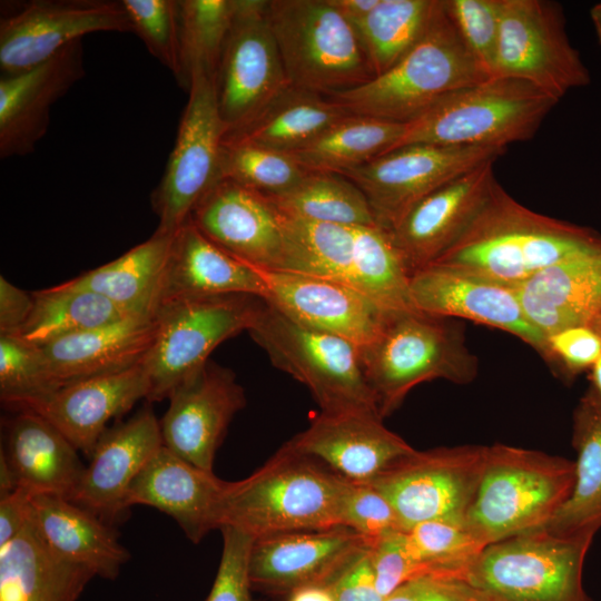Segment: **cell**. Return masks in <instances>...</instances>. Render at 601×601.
Listing matches in <instances>:
<instances>
[{
  "instance_id": "obj_1",
  "label": "cell",
  "mask_w": 601,
  "mask_h": 601,
  "mask_svg": "<svg viewBox=\"0 0 601 601\" xmlns=\"http://www.w3.org/2000/svg\"><path fill=\"white\" fill-rule=\"evenodd\" d=\"M601 248L595 230L535 213L496 180L460 238L433 264L519 285L569 257Z\"/></svg>"
},
{
  "instance_id": "obj_2",
  "label": "cell",
  "mask_w": 601,
  "mask_h": 601,
  "mask_svg": "<svg viewBox=\"0 0 601 601\" xmlns=\"http://www.w3.org/2000/svg\"><path fill=\"white\" fill-rule=\"evenodd\" d=\"M348 480L285 443L244 480L230 482L219 515L254 540L341 525Z\"/></svg>"
},
{
  "instance_id": "obj_3",
  "label": "cell",
  "mask_w": 601,
  "mask_h": 601,
  "mask_svg": "<svg viewBox=\"0 0 601 601\" xmlns=\"http://www.w3.org/2000/svg\"><path fill=\"white\" fill-rule=\"evenodd\" d=\"M487 78L445 0H435L423 36L402 59L366 83L327 98L351 115L407 124L443 97Z\"/></svg>"
},
{
  "instance_id": "obj_4",
  "label": "cell",
  "mask_w": 601,
  "mask_h": 601,
  "mask_svg": "<svg viewBox=\"0 0 601 601\" xmlns=\"http://www.w3.org/2000/svg\"><path fill=\"white\" fill-rule=\"evenodd\" d=\"M283 226L284 252L277 269L347 285L386 311L415 309L408 292L411 272L387 230L284 214Z\"/></svg>"
},
{
  "instance_id": "obj_5",
  "label": "cell",
  "mask_w": 601,
  "mask_h": 601,
  "mask_svg": "<svg viewBox=\"0 0 601 601\" xmlns=\"http://www.w3.org/2000/svg\"><path fill=\"white\" fill-rule=\"evenodd\" d=\"M573 461L505 444L487 446L464 522L486 546L544 525L570 496Z\"/></svg>"
},
{
  "instance_id": "obj_6",
  "label": "cell",
  "mask_w": 601,
  "mask_h": 601,
  "mask_svg": "<svg viewBox=\"0 0 601 601\" xmlns=\"http://www.w3.org/2000/svg\"><path fill=\"white\" fill-rule=\"evenodd\" d=\"M558 102L526 81L491 77L443 97L405 124L388 151L413 144L508 148L533 138Z\"/></svg>"
},
{
  "instance_id": "obj_7",
  "label": "cell",
  "mask_w": 601,
  "mask_h": 601,
  "mask_svg": "<svg viewBox=\"0 0 601 601\" xmlns=\"http://www.w3.org/2000/svg\"><path fill=\"white\" fill-rule=\"evenodd\" d=\"M362 361L382 418L423 382L465 384L477 374L461 325L416 309L392 311L377 337L362 347Z\"/></svg>"
},
{
  "instance_id": "obj_8",
  "label": "cell",
  "mask_w": 601,
  "mask_h": 601,
  "mask_svg": "<svg viewBox=\"0 0 601 601\" xmlns=\"http://www.w3.org/2000/svg\"><path fill=\"white\" fill-rule=\"evenodd\" d=\"M265 12L292 87L327 98L374 78L355 26L331 0H267Z\"/></svg>"
},
{
  "instance_id": "obj_9",
  "label": "cell",
  "mask_w": 601,
  "mask_h": 601,
  "mask_svg": "<svg viewBox=\"0 0 601 601\" xmlns=\"http://www.w3.org/2000/svg\"><path fill=\"white\" fill-rule=\"evenodd\" d=\"M599 529L569 535L536 529L489 544L463 580L480 601H592L582 571Z\"/></svg>"
},
{
  "instance_id": "obj_10",
  "label": "cell",
  "mask_w": 601,
  "mask_h": 601,
  "mask_svg": "<svg viewBox=\"0 0 601 601\" xmlns=\"http://www.w3.org/2000/svg\"><path fill=\"white\" fill-rule=\"evenodd\" d=\"M248 333L274 366L311 391L321 412L378 413L358 345L298 324L265 300Z\"/></svg>"
},
{
  "instance_id": "obj_11",
  "label": "cell",
  "mask_w": 601,
  "mask_h": 601,
  "mask_svg": "<svg viewBox=\"0 0 601 601\" xmlns=\"http://www.w3.org/2000/svg\"><path fill=\"white\" fill-rule=\"evenodd\" d=\"M263 300L229 294L161 303L155 313L154 344L142 362L149 382L147 401L168 398L180 382L209 361L218 345L248 332Z\"/></svg>"
},
{
  "instance_id": "obj_12",
  "label": "cell",
  "mask_w": 601,
  "mask_h": 601,
  "mask_svg": "<svg viewBox=\"0 0 601 601\" xmlns=\"http://www.w3.org/2000/svg\"><path fill=\"white\" fill-rule=\"evenodd\" d=\"M493 77L526 81L558 101L591 81L565 31L562 7L548 0H501Z\"/></svg>"
},
{
  "instance_id": "obj_13",
  "label": "cell",
  "mask_w": 601,
  "mask_h": 601,
  "mask_svg": "<svg viewBox=\"0 0 601 601\" xmlns=\"http://www.w3.org/2000/svg\"><path fill=\"white\" fill-rule=\"evenodd\" d=\"M487 446L460 445L401 456L366 482L393 506L403 531L434 520H464Z\"/></svg>"
},
{
  "instance_id": "obj_14",
  "label": "cell",
  "mask_w": 601,
  "mask_h": 601,
  "mask_svg": "<svg viewBox=\"0 0 601 601\" xmlns=\"http://www.w3.org/2000/svg\"><path fill=\"white\" fill-rule=\"evenodd\" d=\"M224 137L215 76L194 73L174 148L151 194L152 209L159 219L157 231L175 234L220 179Z\"/></svg>"
},
{
  "instance_id": "obj_15",
  "label": "cell",
  "mask_w": 601,
  "mask_h": 601,
  "mask_svg": "<svg viewBox=\"0 0 601 601\" xmlns=\"http://www.w3.org/2000/svg\"><path fill=\"white\" fill-rule=\"evenodd\" d=\"M266 4L267 0H236L215 76L225 137L252 124L290 87L266 18Z\"/></svg>"
},
{
  "instance_id": "obj_16",
  "label": "cell",
  "mask_w": 601,
  "mask_h": 601,
  "mask_svg": "<svg viewBox=\"0 0 601 601\" xmlns=\"http://www.w3.org/2000/svg\"><path fill=\"white\" fill-rule=\"evenodd\" d=\"M506 149L413 144L341 175L363 191L377 225L391 231L421 199Z\"/></svg>"
},
{
  "instance_id": "obj_17",
  "label": "cell",
  "mask_w": 601,
  "mask_h": 601,
  "mask_svg": "<svg viewBox=\"0 0 601 601\" xmlns=\"http://www.w3.org/2000/svg\"><path fill=\"white\" fill-rule=\"evenodd\" d=\"M93 32H132L121 1L31 0L2 13L0 69L13 75Z\"/></svg>"
},
{
  "instance_id": "obj_18",
  "label": "cell",
  "mask_w": 601,
  "mask_h": 601,
  "mask_svg": "<svg viewBox=\"0 0 601 601\" xmlns=\"http://www.w3.org/2000/svg\"><path fill=\"white\" fill-rule=\"evenodd\" d=\"M413 307L437 317H460L519 337L549 358L546 336L526 317L516 285L465 269L431 264L411 273Z\"/></svg>"
},
{
  "instance_id": "obj_19",
  "label": "cell",
  "mask_w": 601,
  "mask_h": 601,
  "mask_svg": "<svg viewBox=\"0 0 601 601\" xmlns=\"http://www.w3.org/2000/svg\"><path fill=\"white\" fill-rule=\"evenodd\" d=\"M371 546L365 536L346 526L254 540L248 561L252 589L289 595L304 587H329Z\"/></svg>"
},
{
  "instance_id": "obj_20",
  "label": "cell",
  "mask_w": 601,
  "mask_h": 601,
  "mask_svg": "<svg viewBox=\"0 0 601 601\" xmlns=\"http://www.w3.org/2000/svg\"><path fill=\"white\" fill-rule=\"evenodd\" d=\"M160 420L162 444L183 460L213 472L217 450L237 412L246 405L245 391L229 368L208 361L170 393Z\"/></svg>"
},
{
  "instance_id": "obj_21",
  "label": "cell",
  "mask_w": 601,
  "mask_h": 601,
  "mask_svg": "<svg viewBox=\"0 0 601 601\" xmlns=\"http://www.w3.org/2000/svg\"><path fill=\"white\" fill-rule=\"evenodd\" d=\"M263 278L264 299L292 321L353 342L371 344L388 314L358 290L338 282L279 269L254 267Z\"/></svg>"
},
{
  "instance_id": "obj_22",
  "label": "cell",
  "mask_w": 601,
  "mask_h": 601,
  "mask_svg": "<svg viewBox=\"0 0 601 601\" xmlns=\"http://www.w3.org/2000/svg\"><path fill=\"white\" fill-rule=\"evenodd\" d=\"M189 220L213 243L245 264L277 269L284 252L283 214L268 196L220 178Z\"/></svg>"
},
{
  "instance_id": "obj_23",
  "label": "cell",
  "mask_w": 601,
  "mask_h": 601,
  "mask_svg": "<svg viewBox=\"0 0 601 601\" xmlns=\"http://www.w3.org/2000/svg\"><path fill=\"white\" fill-rule=\"evenodd\" d=\"M162 445L160 421L150 407L107 428L69 501L115 528L129 514L132 481Z\"/></svg>"
},
{
  "instance_id": "obj_24",
  "label": "cell",
  "mask_w": 601,
  "mask_h": 601,
  "mask_svg": "<svg viewBox=\"0 0 601 601\" xmlns=\"http://www.w3.org/2000/svg\"><path fill=\"white\" fill-rule=\"evenodd\" d=\"M494 162L485 161L434 190L388 231L411 273L433 264L469 227L496 181Z\"/></svg>"
},
{
  "instance_id": "obj_25",
  "label": "cell",
  "mask_w": 601,
  "mask_h": 601,
  "mask_svg": "<svg viewBox=\"0 0 601 601\" xmlns=\"http://www.w3.org/2000/svg\"><path fill=\"white\" fill-rule=\"evenodd\" d=\"M83 76L81 40L30 69L1 75L0 157L31 154L48 130L52 106Z\"/></svg>"
},
{
  "instance_id": "obj_26",
  "label": "cell",
  "mask_w": 601,
  "mask_h": 601,
  "mask_svg": "<svg viewBox=\"0 0 601 601\" xmlns=\"http://www.w3.org/2000/svg\"><path fill=\"white\" fill-rule=\"evenodd\" d=\"M287 444L355 482L371 481L414 451L373 411L319 412Z\"/></svg>"
},
{
  "instance_id": "obj_27",
  "label": "cell",
  "mask_w": 601,
  "mask_h": 601,
  "mask_svg": "<svg viewBox=\"0 0 601 601\" xmlns=\"http://www.w3.org/2000/svg\"><path fill=\"white\" fill-rule=\"evenodd\" d=\"M229 483L162 445L132 481L127 505H147L166 513L193 543H199L218 529Z\"/></svg>"
},
{
  "instance_id": "obj_28",
  "label": "cell",
  "mask_w": 601,
  "mask_h": 601,
  "mask_svg": "<svg viewBox=\"0 0 601 601\" xmlns=\"http://www.w3.org/2000/svg\"><path fill=\"white\" fill-rule=\"evenodd\" d=\"M149 393L142 364L62 385L32 411L45 417L88 459L107 423Z\"/></svg>"
},
{
  "instance_id": "obj_29",
  "label": "cell",
  "mask_w": 601,
  "mask_h": 601,
  "mask_svg": "<svg viewBox=\"0 0 601 601\" xmlns=\"http://www.w3.org/2000/svg\"><path fill=\"white\" fill-rule=\"evenodd\" d=\"M516 290L526 317L545 336L590 327L601 315V248L558 262Z\"/></svg>"
},
{
  "instance_id": "obj_30",
  "label": "cell",
  "mask_w": 601,
  "mask_h": 601,
  "mask_svg": "<svg viewBox=\"0 0 601 601\" xmlns=\"http://www.w3.org/2000/svg\"><path fill=\"white\" fill-rule=\"evenodd\" d=\"M156 331L155 315H131L38 347L62 386L142 364Z\"/></svg>"
},
{
  "instance_id": "obj_31",
  "label": "cell",
  "mask_w": 601,
  "mask_h": 601,
  "mask_svg": "<svg viewBox=\"0 0 601 601\" xmlns=\"http://www.w3.org/2000/svg\"><path fill=\"white\" fill-rule=\"evenodd\" d=\"M229 294L265 299L267 288L254 267L229 255L188 220L175 233L158 306L177 298Z\"/></svg>"
},
{
  "instance_id": "obj_32",
  "label": "cell",
  "mask_w": 601,
  "mask_h": 601,
  "mask_svg": "<svg viewBox=\"0 0 601 601\" xmlns=\"http://www.w3.org/2000/svg\"><path fill=\"white\" fill-rule=\"evenodd\" d=\"M30 520L57 555L95 575L116 579L130 559L114 526L66 497L32 494Z\"/></svg>"
},
{
  "instance_id": "obj_33",
  "label": "cell",
  "mask_w": 601,
  "mask_h": 601,
  "mask_svg": "<svg viewBox=\"0 0 601 601\" xmlns=\"http://www.w3.org/2000/svg\"><path fill=\"white\" fill-rule=\"evenodd\" d=\"M78 452L45 417L24 411L7 423L0 453L13 470L19 487L69 500L86 467Z\"/></svg>"
},
{
  "instance_id": "obj_34",
  "label": "cell",
  "mask_w": 601,
  "mask_h": 601,
  "mask_svg": "<svg viewBox=\"0 0 601 601\" xmlns=\"http://www.w3.org/2000/svg\"><path fill=\"white\" fill-rule=\"evenodd\" d=\"M93 577L89 569L57 555L31 520L0 548V601H77Z\"/></svg>"
},
{
  "instance_id": "obj_35",
  "label": "cell",
  "mask_w": 601,
  "mask_h": 601,
  "mask_svg": "<svg viewBox=\"0 0 601 601\" xmlns=\"http://www.w3.org/2000/svg\"><path fill=\"white\" fill-rule=\"evenodd\" d=\"M175 234L155 231L118 258L63 282L102 295L137 315H155Z\"/></svg>"
},
{
  "instance_id": "obj_36",
  "label": "cell",
  "mask_w": 601,
  "mask_h": 601,
  "mask_svg": "<svg viewBox=\"0 0 601 601\" xmlns=\"http://www.w3.org/2000/svg\"><path fill=\"white\" fill-rule=\"evenodd\" d=\"M573 446L577 461L572 492L555 514L538 528L556 535L601 528V400L593 387L575 408Z\"/></svg>"
},
{
  "instance_id": "obj_37",
  "label": "cell",
  "mask_w": 601,
  "mask_h": 601,
  "mask_svg": "<svg viewBox=\"0 0 601 601\" xmlns=\"http://www.w3.org/2000/svg\"><path fill=\"white\" fill-rule=\"evenodd\" d=\"M348 115L351 114L331 99L290 86L252 124L226 136L224 141L249 144L292 154Z\"/></svg>"
},
{
  "instance_id": "obj_38",
  "label": "cell",
  "mask_w": 601,
  "mask_h": 601,
  "mask_svg": "<svg viewBox=\"0 0 601 601\" xmlns=\"http://www.w3.org/2000/svg\"><path fill=\"white\" fill-rule=\"evenodd\" d=\"M32 295L31 315L13 336L36 346L137 315L102 295L65 283Z\"/></svg>"
},
{
  "instance_id": "obj_39",
  "label": "cell",
  "mask_w": 601,
  "mask_h": 601,
  "mask_svg": "<svg viewBox=\"0 0 601 601\" xmlns=\"http://www.w3.org/2000/svg\"><path fill=\"white\" fill-rule=\"evenodd\" d=\"M404 127L405 124L348 115L288 155L306 170L341 174L387 152Z\"/></svg>"
},
{
  "instance_id": "obj_40",
  "label": "cell",
  "mask_w": 601,
  "mask_h": 601,
  "mask_svg": "<svg viewBox=\"0 0 601 601\" xmlns=\"http://www.w3.org/2000/svg\"><path fill=\"white\" fill-rule=\"evenodd\" d=\"M268 198L284 215L300 220L378 226L363 191L341 174L308 171L293 188Z\"/></svg>"
},
{
  "instance_id": "obj_41",
  "label": "cell",
  "mask_w": 601,
  "mask_h": 601,
  "mask_svg": "<svg viewBox=\"0 0 601 601\" xmlns=\"http://www.w3.org/2000/svg\"><path fill=\"white\" fill-rule=\"evenodd\" d=\"M434 6L435 0H380L364 19L353 23L374 77L393 67L415 46Z\"/></svg>"
},
{
  "instance_id": "obj_42",
  "label": "cell",
  "mask_w": 601,
  "mask_h": 601,
  "mask_svg": "<svg viewBox=\"0 0 601 601\" xmlns=\"http://www.w3.org/2000/svg\"><path fill=\"white\" fill-rule=\"evenodd\" d=\"M235 10L236 0H179L177 82L187 91L194 73L216 76Z\"/></svg>"
},
{
  "instance_id": "obj_43",
  "label": "cell",
  "mask_w": 601,
  "mask_h": 601,
  "mask_svg": "<svg viewBox=\"0 0 601 601\" xmlns=\"http://www.w3.org/2000/svg\"><path fill=\"white\" fill-rule=\"evenodd\" d=\"M411 555L425 574L463 579L470 564L483 546L464 520H434L406 531Z\"/></svg>"
},
{
  "instance_id": "obj_44",
  "label": "cell",
  "mask_w": 601,
  "mask_h": 601,
  "mask_svg": "<svg viewBox=\"0 0 601 601\" xmlns=\"http://www.w3.org/2000/svg\"><path fill=\"white\" fill-rule=\"evenodd\" d=\"M60 387L38 346L0 335V400L6 407L30 412Z\"/></svg>"
},
{
  "instance_id": "obj_45",
  "label": "cell",
  "mask_w": 601,
  "mask_h": 601,
  "mask_svg": "<svg viewBox=\"0 0 601 601\" xmlns=\"http://www.w3.org/2000/svg\"><path fill=\"white\" fill-rule=\"evenodd\" d=\"M308 171L288 154L223 140L220 178H229L264 195L274 196L293 188Z\"/></svg>"
},
{
  "instance_id": "obj_46",
  "label": "cell",
  "mask_w": 601,
  "mask_h": 601,
  "mask_svg": "<svg viewBox=\"0 0 601 601\" xmlns=\"http://www.w3.org/2000/svg\"><path fill=\"white\" fill-rule=\"evenodd\" d=\"M132 26L147 50L174 77L180 71L179 0H121Z\"/></svg>"
},
{
  "instance_id": "obj_47",
  "label": "cell",
  "mask_w": 601,
  "mask_h": 601,
  "mask_svg": "<svg viewBox=\"0 0 601 601\" xmlns=\"http://www.w3.org/2000/svg\"><path fill=\"white\" fill-rule=\"evenodd\" d=\"M447 11L481 68L493 77L501 0H445Z\"/></svg>"
},
{
  "instance_id": "obj_48",
  "label": "cell",
  "mask_w": 601,
  "mask_h": 601,
  "mask_svg": "<svg viewBox=\"0 0 601 601\" xmlns=\"http://www.w3.org/2000/svg\"><path fill=\"white\" fill-rule=\"evenodd\" d=\"M341 525L365 536L372 545L383 536L403 531L388 500L366 482L349 481L341 510Z\"/></svg>"
},
{
  "instance_id": "obj_49",
  "label": "cell",
  "mask_w": 601,
  "mask_h": 601,
  "mask_svg": "<svg viewBox=\"0 0 601 601\" xmlns=\"http://www.w3.org/2000/svg\"><path fill=\"white\" fill-rule=\"evenodd\" d=\"M223 551L211 590L205 601H258L252 595L248 561L254 539L224 526Z\"/></svg>"
},
{
  "instance_id": "obj_50",
  "label": "cell",
  "mask_w": 601,
  "mask_h": 601,
  "mask_svg": "<svg viewBox=\"0 0 601 601\" xmlns=\"http://www.w3.org/2000/svg\"><path fill=\"white\" fill-rule=\"evenodd\" d=\"M370 553L376 585L384 599L401 584L418 577V568L410 553L405 531H396L377 540Z\"/></svg>"
},
{
  "instance_id": "obj_51",
  "label": "cell",
  "mask_w": 601,
  "mask_h": 601,
  "mask_svg": "<svg viewBox=\"0 0 601 601\" xmlns=\"http://www.w3.org/2000/svg\"><path fill=\"white\" fill-rule=\"evenodd\" d=\"M549 358L556 359L569 373L592 367L601 356V336L589 326H574L546 336Z\"/></svg>"
},
{
  "instance_id": "obj_52",
  "label": "cell",
  "mask_w": 601,
  "mask_h": 601,
  "mask_svg": "<svg viewBox=\"0 0 601 601\" xmlns=\"http://www.w3.org/2000/svg\"><path fill=\"white\" fill-rule=\"evenodd\" d=\"M384 601H480L460 578L425 574L406 581Z\"/></svg>"
},
{
  "instance_id": "obj_53",
  "label": "cell",
  "mask_w": 601,
  "mask_h": 601,
  "mask_svg": "<svg viewBox=\"0 0 601 601\" xmlns=\"http://www.w3.org/2000/svg\"><path fill=\"white\" fill-rule=\"evenodd\" d=\"M370 550L329 585L335 601H384L376 585Z\"/></svg>"
},
{
  "instance_id": "obj_54",
  "label": "cell",
  "mask_w": 601,
  "mask_h": 601,
  "mask_svg": "<svg viewBox=\"0 0 601 601\" xmlns=\"http://www.w3.org/2000/svg\"><path fill=\"white\" fill-rule=\"evenodd\" d=\"M33 295L0 276V335H16L33 309Z\"/></svg>"
},
{
  "instance_id": "obj_55",
  "label": "cell",
  "mask_w": 601,
  "mask_h": 601,
  "mask_svg": "<svg viewBox=\"0 0 601 601\" xmlns=\"http://www.w3.org/2000/svg\"><path fill=\"white\" fill-rule=\"evenodd\" d=\"M31 496L28 490L18 487L0 497V548L16 539L29 522Z\"/></svg>"
},
{
  "instance_id": "obj_56",
  "label": "cell",
  "mask_w": 601,
  "mask_h": 601,
  "mask_svg": "<svg viewBox=\"0 0 601 601\" xmlns=\"http://www.w3.org/2000/svg\"><path fill=\"white\" fill-rule=\"evenodd\" d=\"M380 0H331V2L352 22L364 19Z\"/></svg>"
},
{
  "instance_id": "obj_57",
  "label": "cell",
  "mask_w": 601,
  "mask_h": 601,
  "mask_svg": "<svg viewBox=\"0 0 601 601\" xmlns=\"http://www.w3.org/2000/svg\"><path fill=\"white\" fill-rule=\"evenodd\" d=\"M288 601H335L329 587L309 585L297 589L288 595Z\"/></svg>"
},
{
  "instance_id": "obj_58",
  "label": "cell",
  "mask_w": 601,
  "mask_h": 601,
  "mask_svg": "<svg viewBox=\"0 0 601 601\" xmlns=\"http://www.w3.org/2000/svg\"><path fill=\"white\" fill-rule=\"evenodd\" d=\"M19 487L13 470L2 453H0V497L14 492Z\"/></svg>"
},
{
  "instance_id": "obj_59",
  "label": "cell",
  "mask_w": 601,
  "mask_h": 601,
  "mask_svg": "<svg viewBox=\"0 0 601 601\" xmlns=\"http://www.w3.org/2000/svg\"><path fill=\"white\" fill-rule=\"evenodd\" d=\"M590 18L594 27L595 36L601 45V2L594 4L590 10Z\"/></svg>"
},
{
  "instance_id": "obj_60",
  "label": "cell",
  "mask_w": 601,
  "mask_h": 601,
  "mask_svg": "<svg viewBox=\"0 0 601 601\" xmlns=\"http://www.w3.org/2000/svg\"><path fill=\"white\" fill-rule=\"evenodd\" d=\"M592 368L593 390L601 400V356L594 363Z\"/></svg>"
},
{
  "instance_id": "obj_61",
  "label": "cell",
  "mask_w": 601,
  "mask_h": 601,
  "mask_svg": "<svg viewBox=\"0 0 601 601\" xmlns=\"http://www.w3.org/2000/svg\"><path fill=\"white\" fill-rule=\"evenodd\" d=\"M601 336V315L590 326Z\"/></svg>"
}]
</instances>
